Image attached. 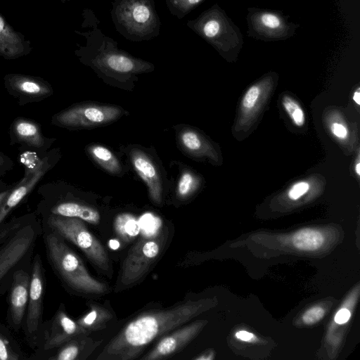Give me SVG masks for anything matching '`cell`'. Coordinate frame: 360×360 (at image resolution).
I'll return each mask as SVG.
<instances>
[{
	"label": "cell",
	"instance_id": "6da1fadb",
	"mask_svg": "<svg viewBox=\"0 0 360 360\" xmlns=\"http://www.w3.org/2000/svg\"><path fill=\"white\" fill-rule=\"evenodd\" d=\"M205 307L202 301H184L160 310L144 312L129 321L103 348L96 359H136L155 340L182 326Z\"/></svg>",
	"mask_w": 360,
	"mask_h": 360
},
{
	"label": "cell",
	"instance_id": "7a4b0ae2",
	"mask_svg": "<svg viewBox=\"0 0 360 360\" xmlns=\"http://www.w3.org/2000/svg\"><path fill=\"white\" fill-rule=\"evenodd\" d=\"M82 28L75 32L84 38L85 44L77 43L75 55L83 64L98 74L118 81H127L136 75L151 72L154 65L120 49L118 43L105 35L99 27L100 20L93 10L84 8L82 12Z\"/></svg>",
	"mask_w": 360,
	"mask_h": 360
},
{
	"label": "cell",
	"instance_id": "3957f363",
	"mask_svg": "<svg viewBox=\"0 0 360 360\" xmlns=\"http://www.w3.org/2000/svg\"><path fill=\"white\" fill-rule=\"evenodd\" d=\"M41 219L30 213L0 225V295L9 290L14 273L32 266Z\"/></svg>",
	"mask_w": 360,
	"mask_h": 360
},
{
	"label": "cell",
	"instance_id": "277c9868",
	"mask_svg": "<svg viewBox=\"0 0 360 360\" xmlns=\"http://www.w3.org/2000/svg\"><path fill=\"white\" fill-rule=\"evenodd\" d=\"M41 234L50 265L66 286L83 294L103 295L108 292V286L90 275L80 257L63 238L43 227Z\"/></svg>",
	"mask_w": 360,
	"mask_h": 360
},
{
	"label": "cell",
	"instance_id": "5b68a950",
	"mask_svg": "<svg viewBox=\"0 0 360 360\" xmlns=\"http://www.w3.org/2000/svg\"><path fill=\"white\" fill-rule=\"evenodd\" d=\"M110 15L116 31L127 40H151L160 34L155 0H112Z\"/></svg>",
	"mask_w": 360,
	"mask_h": 360
},
{
	"label": "cell",
	"instance_id": "8992f818",
	"mask_svg": "<svg viewBox=\"0 0 360 360\" xmlns=\"http://www.w3.org/2000/svg\"><path fill=\"white\" fill-rule=\"evenodd\" d=\"M186 25L224 57L237 56L243 47L239 29L217 4L188 20Z\"/></svg>",
	"mask_w": 360,
	"mask_h": 360
},
{
	"label": "cell",
	"instance_id": "52a82bcc",
	"mask_svg": "<svg viewBox=\"0 0 360 360\" xmlns=\"http://www.w3.org/2000/svg\"><path fill=\"white\" fill-rule=\"evenodd\" d=\"M40 217L43 228L75 245L98 269L107 275H111L112 265L107 251L89 231L83 220L56 214Z\"/></svg>",
	"mask_w": 360,
	"mask_h": 360
},
{
	"label": "cell",
	"instance_id": "ba28073f",
	"mask_svg": "<svg viewBox=\"0 0 360 360\" xmlns=\"http://www.w3.org/2000/svg\"><path fill=\"white\" fill-rule=\"evenodd\" d=\"M167 238L165 230L142 237L131 247L122 263L116 292L131 287L143 278L159 259Z\"/></svg>",
	"mask_w": 360,
	"mask_h": 360
},
{
	"label": "cell",
	"instance_id": "9c48e42d",
	"mask_svg": "<svg viewBox=\"0 0 360 360\" xmlns=\"http://www.w3.org/2000/svg\"><path fill=\"white\" fill-rule=\"evenodd\" d=\"M123 113V110L117 106L78 104L55 114L51 124L71 129L95 127L115 121Z\"/></svg>",
	"mask_w": 360,
	"mask_h": 360
},
{
	"label": "cell",
	"instance_id": "30bf717a",
	"mask_svg": "<svg viewBox=\"0 0 360 360\" xmlns=\"http://www.w3.org/2000/svg\"><path fill=\"white\" fill-rule=\"evenodd\" d=\"M46 289V277L39 254L32 258L28 302L22 328L30 346L36 349L42 325L43 300Z\"/></svg>",
	"mask_w": 360,
	"mask_h": 360
},
{
	"label": "cell",
	"instance_id": "8fae6325",
	"mask_svg": "<svg viewBox=\"0 0 360 360\" xmlns=\"http://www.w3.org/2000/svg\"><path fill=\"white\" fill-rule=\"evenodd\" d=\"M89 334L68 315L63 304H60L51 320L43 321L39 333L37 352L39 354H47L74 338Z\"/></svg>",
	"mask_w": 360,
	"mask_h": 360
},
{
	"label": "cell",
	"instance_id": "7c38bea8",
	"mask_svg": "<svg viewBox=\"0 0 360 360\" xmlns=\"http://www.w3.org/2000/svg\"><path fill=\"white\" fill-rule=\"evenodd\" d=\"M55 160L52 153L34 158L25 163L24 177L11 188L0 207V225L8 215L30 194L44 176L52 168Z\"/></svg>",
	"mask_w": 360,
	"mask_h": 360
},
{
	"label": "cell",
	"instance_id": "4fadbf2b",
	"mask_svg": "<svg viewBox=\"0 0 360 360\" xmlns=\"http://www.w3.org/2000/svg\"><path fill=\"white\" fill-rule=\"evenodd\" d=\"M247 16L248 34L262 40H284L292 37L297 25L290 22L281 13L251 9Z\"/></svg>",
	"mask_w": 360,
	"mask_h": 360
},
{
	"label": "cell",
	"instance_id": "5bb4252c",
	"mask_svg": "<svg viewBox=\"0 0 360 360\" xmlns=\"http://www.w3.org/2000/svg\"><path fill=\"white\" fill-rule=\"evenodd\" d=\"M7 92L18 100L20 105L41 101L53 95L51 85L39 77L8 73L4 77Z\"/></svg>",
	"mask_w": 360,
	"mask_h": 360
},
{
	"label": "cell",
	"instance_id": "9a60e30c",
	"mask_svg": "<svg viewBox=\"0 0 360 360\" xmlns=\"http://www.w3.org/2000/svg\"><path fill=\"white\" fill-rule=\"evenodd\" d=\"M31 268L17 270L9 288L8 322L15 331L22 328L30 283Z\"/></svg>",
	"mask_w": 360,
	"mask_h": 360
},
{
	"label": "cell",
	"instance_id": "2e32d148",
	"mask_svg": "<svg viewBox=\"0 0 360 360\" xmlns=\"http://www.w3.org/2000/svg\"><path fill=\"white\" fill-rule=\"evenodd\" d=\"M205 321H195L161 337L155 347L141 359L158 360L168 358L184 349L200 331Z\"/></svg>",
	"mask_w": 360,
	"mask_h": 360
},
{
	"label": "cell",
	"instance_id": "e0dca14e",
	"mask_svg": "<svg viewBox=\"0 0 360 360\" xmlns=\"http://www.w3.org/2000/svg\"><path fill=\"white\" fill-rule=\"evenodd\" d=\"M9 134L11 145L17 143L41 150H47L56 140L46 137L39 123L22 117H18L13 121Z\"/></svg>",
	"mask_w": 360,
	"mask_h": 360
},
{
	"label": "cell",
	"instance_id": "ac0fdd59",
	"mask_svg": "<svg viewBox=\"0 0 360 360\" xmlns=\"http://www.w3.org/2000/svg\"><path fill=\"white\" fill-rule=\"evenodd\" d=\"M131 160L137 174L146 183L153 202L160 205L162 200V185L160 174L150 158L140 150L131 152Z\"/></svg>",
	"mask_w": 360,
	"mask_h": 360
},
{
	"label": "cell",
	"instance_id": "d6986e66",
	"mask_svg": "<svg viewBox=\"0 0 360 360\" xmlns=\"http://www.w3.org/2000/svg\"><path fill=\"white\" fill-rule=\"evenodd\" d=\"M31 51L30 41L0 15V56L13 60L25 56Z\"/></svg>",
	"mask_w": 360,
	"mask_h": 360
},
{
	"label": "cell",
	"instance_id": "ffe728a7",
	"mask_svg": "<svg viewBox=\"0 0 360 360\" xmlns=\"http://www.w3.org/2000/svg\"><path fill=\"white\" fill-rule=\"evenodd\" d=\"M95 343L90 342L87 335H80L68 341L56 350V352L49 356L48 360H77L83 359V356L89 354L91 345Z\"/></svg>",
	"mask_w": 360,
	"mask_h": 360
},
{
	"label": "cell",
	"instance_id": "44dd1931",
	"mask_svg": "<svg viewBox=\"0 0 360 360\" xmlns=\"http://www.w3.org/2000/svg\"><path fill=\"white\" fill-rule=\"evenodd\" d=\"M89 307V311L77 321L89 333L103 329L113 318V314L99 304L92 302Z\"/></svg>",
	"mask_w": 360,
	"mask_h": 360
},
{
	"label": "cell",
	"instance_id": "7402d4cb",
	"mask_svg": "<svg viewBox=\"0 0 360 360\" xmlns=\"http://www.w3.org/2000/svg\"><path fill=\"white\" fill-rule=\"evenodd\" d=\"M271 80V78H266L252 85L247 89L243 96L240 105L241 113L244 117L248 119L253 117V115L257 112L256 109L259 108L262 103L264 95L263 90Z\"/></svg>",
	"mask_w": 360,
	"mask_h": 360
},
{
	"label": "cell",
	"instance_id": "603a6c76",
	"mask_svg": "<svg viewBox=\"0 0 360 360\" xmlns=\"http://www.w3.org/2000/svg\"><path fill=\"white\" fill-rule=\"evenodd\" d=\"M323 233L314 229H303L295 232L292 237V245L302 251H314L324 243Z\"/></svg>",
	"mask_w": 360,
	"mask_h": 360
},
{
	"label": "cell",
	"instance_id": "cb8c5ba5",
	"mask_svg": "<svg viewBox=\"0 0 360 360\" xmlns=\"http://www.w3.org/2000/svg\"><path fill=\"white\" fill-rule=\"evenodd\" d=\"M89 153L94 161L107 172L114 174L121 172L120 162L107 148L99 145H94L89 148Z\"/></svg>",
	"mask_w": 360,
	"mask_h": 360
},
{
	"label": "cell",
	"instance_id": "d4e9b609",
	"mask_svg": "<svg viewBox=\"0 0 360 360\" xmlns=\"http://www.w3.org/2000/svg\"><path fill=\"white\" fill-rule=\"evenodd\" d=\"M114 228L117 236L126 242L133 240L140 230L137 219L128 213L120 214L116 217Z\"/></svg>",
	"mask_w": 360,
	"mask_h": 360
},
{
	"label": "cell",
	"instance_id": "484cf974",
	"mask_svg": "<svg viewBox=\"0 0 360 360\" xmlns=\"http://www.w3.org/2000/svg\"><path fill=\"white\" fill-rule=\"evenodd\" d=\"M25 357L9 331L0 323V360H22Z\"/></svg>",
	"mask_w": 360,
	"mask_h": 360
},
{
	"label": "cell",
	"instance_id": "4316f807",
	"mask_svg": "<svg viewBox=\"0 0 360 360\" xmlns=\"http://www.w3.org/2000/svg\"><path fill=\"white\" fill-rule=\"evenodd\" d=\"M179 142L183 148L191 155H204L207 146L201 136L191 129L184 130L179 134Z\"/></svg>",
	"mask_w": 360,
	"mask_h": 360
},
{
	"label": "cell",
	"instance_id": "83f0119b",
	"mask_svg": "<svg viewBox=\"0 0 360 360\" xmlns=\"http://www.w3.org/2000/svg\"><path fill=\"white\" fill-rule=\"evenodd\" d=\"M205 0H165L170 14L179 20L183 19Z\"/></svg>",
	"mask_w": 360,
	"mask_h": 360
},
{
	"label": "cell",
	"instance_id": "f1b7e54d",
	"mask_svg": "<svg viewBox=\"0 0 360 360\" xmlns=\"http://www.w3.org/2000/svg\"><path fill=\"white\" fill-rule=\"evenodd\" d=\"M283 107L293 124L302 127L305 124V114L300 104L288 95L282 98Z\"/></svg>",
	"mask_w": 360,
	"mask_h": 360
},
{
	"label": "cell",
	"instance_id": "f546056e",
	"mask_svg": "<svg viewBox=\"0 0 360 360\" xmlns=\"http://www.w3.org/2000/svg\"><path fill=\"white\" fill-rule=\"evenodd\" d=\"M197 184V179L193 173L188 171L183 172L176 188L178 197L186 199L195 191Z\"/></svg>",
	"mask_w": 360,
	"mask_h": 360
},
{
	"label": "cell",
	"instance_id": "4dcf8cb0",
	"mask_svg": "<svg viewBox=\"0 0 360 360\" xmlns=\"http://www.w3.org/2000/svg\"><path fill=\"white\" fill-rule=\"evenodd\" d=\"M325 310L320 306H314L308 309L302 315V321L307 325H312L324 316Z\"/></svg>",
	"mask_w": 360,
	"mask_h": 360
},
{
	"label": "cell",
	"instance_id": "1f68e13d",
	"mask_svg": "<svg viewBox=\"0 0 360 360\" xmlns=\"http://www.w3.org/2000/svg\"><path fill=\"white\" fill-rule=\"evenodd\" d=\"M310 188L307 181H300L294 184L288 192V196L292 200H296L305 195Z\"/></svg>",
	"mask_w": 360,
	"mask_h": 360
},
{
	"label": "cell",
	"instance_id": "d6a6232c",
	"mask_svg": "<svg viewBox=\"0 0 360 360\" xmlns=\"http://www.w3.org/2000/svg\"><path fill=\"white\" fill-rule=\"evenodd\" d=\"M330 129L334 136L340 140H345L349 136V130L346 125L340 122L330 124Z\"/></svg>",
	"mask_w": 360,
	"mask_h": 360
},
{
	"label": "cell",
	"instance_id": "836d02e7",
	"mask_svg": "<svg viewBox=\"0 0 360 360\" xmlns=\"http://www.w3.org/2000/svg\"><path fill=\"white\" fill-rule=\"evenodd\" d=\"M350 311L347 309H340L335 316V321L338 324L347 322L350 318Z\"/></svg>",
	"mask_w": 360,
	"mask_h": 360
},
{
	"label": "cell",
	"instance_id": "e575fe53",
	"mask_svg": "<svg viewBox=\"0 0 360 360\" xmlns=\"http://www.w3.org/2000/svg\"><path fill=\"white\" fill-rule=\"evenodd\" d=\"M236 337L243 341H250L252 340L253 338H255V335L250 332L245 330H240L236 333Z\"/></svg>",
	"mask_w": 360,
	"mask_h": 360
},
{
	"label": "cell",
	"instance_id": "d590c367",
	"mask_svg": "<svg viewBox=\"0 0 360 360\" xmlns=\"http://www.w3.org/2000/svg\"><path fill=\"white\" fill-rule=\"evenodd\" d=\"M11 160L4 153L0 152V167H5L8 165H11Z\"/></svg>",
	"mask_w": 360,
	"mask_h": 360
},
{
	"label": "cell",
	"instance_id": "8d00e7d4",
	"mask_svg": "<svg viewBox=\"0 0 360 360\" xmlns=\"http://www.w3.org/2000/svg\"><path fill=\"white\" fill-rule=\"evenodd\" d=\"M353 101L356 103L357 105H360V91L359 88H358L353 94L352 96Z\"/></svg>",
	"mask_w": 360,
	"mask_h": 360
},
{
	"label": "cell",
	"instance_id": "74e56055",
	"mask_svg": "<svg viewBox=\"0 0 360 360\" xmlns=\"http://www.w3.org/2000/svg\"><path fill=\"white\" fill-rule=\"evenodd\" d=\"M11 188H8V189H6V190H4V191L0 192V207H1V205L3 204L4 201L5 200L6 196L11 191Z\"/></svg>",
	"mask_w": 360,
	"mask_h": 360
},
{
	"label": "cell",
	"instance_id": "f35d334b",
	"mask_svg": "<svg viewBox=\"0 0 360 360\" xmlns=\"http://www.w3.org/2000/svg\"><path fill=\"white\" fill-rule=\"evenodd\" d=\"M213 359V354L211 352H206L205 354H201L200 356L195 357L197 360H207Z\"/></svg>",
	"mask_w": 360,
	"mask_h": 360
},
{
	"label": "cell",
	"instance_id": "ab89813d",
	"mask_svg": "<svg viewBox=\"0 0 360 360\" xmlns=\"http://www.w3.org/2000/svg\"><path fill=\"white\" fill-rule=\"evenodd\" d=\"M359 160V157H358L357 162L356 163V165L354 166V171L358 176H360V162Z\"/></svg>",
	"mask_w": 360,
	"mask_h": 360
},
{
	"label": "cell",
	"instance_id": "60d3db41",
	"mask_svg": "<svg viewBox=\"0 0 360 360\" xmlns=\"http://www.w3.org/2000/svg\"><path fill=\"white\" fill-rule=\"evenodd\" d=\"M61 3L64 4L66 1H70V0H59Z\"/></svg>",
	"mask_w": 360,
	"mask_h": 360
},
{
	"label": "cell",
	"instance_id": "b9f144b4",
	"mask_svg": "<svg viewBox=\"0 0 360 360\" xmlns=\"http://www.w3.org/2000/svg\"><path fill=\"white\" fill-rule=\"evenodd\" d=\"M0 136H1V134H0Z\"/></svg>",
	"mask_w": 360,
	"mask_h": 360
}]
</instances>
